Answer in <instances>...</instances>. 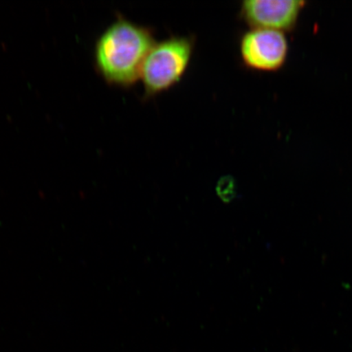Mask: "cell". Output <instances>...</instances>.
I'll list each match as a JSON object with an SVG mask.
<instances>
[{
	"label": "cell",
	"mask_w": 352,
	"mask_h": 352,
	"mask_svg": "<svg viewBox=\"0 0 352 352\" xmlns=\"http://www.w3.org/2000/svg\"><path fill=\"white\" fill-rule=\"evenodd\" d=\"M305 4L302 0H246L241 3V16L252 29L285 33L296 25Z\"/></svg>",
	"instance_id": "277c9868"
},
{
	"label": "cell",
	"mask_w": 352,
	"mask_h": 352,
	"mask_svg": "<svg viewBox=\"0 0 352 352\" xmlns=\"http://www.w3.org/2000/svg\"><path fill=\"white\" fill-rule=\"evenodd\" d=\"M154 43L151 29L120 17L96 43L95 59L98 72L110 85H134Z\"/></svg>",
	"instance_id": "6da1fadb"
},
{
	"label": "cell",
	"mask_w": 352,
	"mask_h": 352,
	"mask_svg": "<svg viewBox=\"0 0 352 352\" xmlns=\"http://www.w3.org/2000/svg\"><path fill=\"white\" fill-rule=\"evenodd\" d=\"M218 195L223 202L228 204L236 197V184L232 177H224L220 179L217 188Z\"/></svg>",
	"instance_id": "5b68a950"
},
{
	"label": "cell",
	"mask_w": 352,
	"mask_h": 352,
	"mask_svg": "<svg viewBox=\"0 0 352 352\" xmlns=\"http://www.w3.org/2000/svg\"><path fill=\"white\" fill-rule=\"evenodd\" d=\"M242 61L258 72H276L285 63L289 44L285 33L275 30L250 29L241 38Z\"/></svg>",
	"instance_id": "3957f363"
},
{
	"label": "cell",
	"mask_w": 352,
	"mask_h": 352,
	"mask_svg": "<svg viewBox=\"0 0 352 352\" xmlns=\"http://www.w3.org/2000/svg\"><path fill=\"white\" fill-rule=\"evenodd\" d=\"M195 48L189 36H174L153 44L140 70L145 98L169 90L182 80Z\"/></svg>",
	"instance_id": "7a4b0ae2"
}]
</instances>
